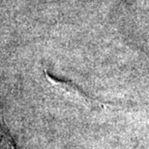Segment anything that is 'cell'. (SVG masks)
<instances>
[{
  "mask_svg": "<svg viewBox=\"0 0 149 149\" xmlns=\"http://www.w3.org/2000/svg\"><path fill=\"white\" fill-rule=\"evenodd\" d=\"M0 149H19L13 136L5 127L1 114H0Z\"/></svg>",
  "mask_w": 149,
  "mask_h": 149,
  "instance_id": "cell-2",
  "label": "cell"
},
{
  "mask_svg": "<svg viewBox=\"0 0 149 149\" xmlns=\"http://www.w3.org/2000/svg\"><path fill=\"white\" fill-rule=\"evenodd\" d=\"M45 74H46L47 80L50 83V85H52L56 90L59 91L62 95L69 98L70 100L74 101L77 104L83 105L88 108H95V109H105L109 107H115L112 104H109L106 102H102V101L93 98L87 93H85L82 89H80L79 86L76 85L70 80H64V79H56L55 77L52 76L47 71H45Z\"/></svg>",
  "mask_w": 149,
  "mask_h": 149,
  "instance_id": "cell-1",
  "label": "cell"
}]
</instances>
